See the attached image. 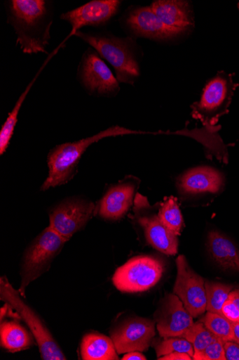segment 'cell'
<instances>
[{
    "label": "cell",
    "instance_id": "cell-1",
    "mask_svg": "<svg viewBox=\"0 0 239 360\" xmlns=\"http://www.w3.org/2000/svg\"><path fill=\"white\" fill-rule=\"evenodd\" d=\"M10 21L18 37L17 44L25 53H46L50 39V25L46 26V2L43 0H12Z\"/></svg>",
    "mask_w": 239,
    "mask_h": 360
},
{
    "label": "cell",
    "instance_id": "cell-2",
    "mask_svg": "<svg viewBox=\"0 0 239 360\" xmlns=\"http://www.w3.org/2000/svg\"><path fill=\"white\" fill-rule=\"evenodd\" d=\"M132 134L142 133L116 126L102 131L92 137L55 147L48 157L49 174L41 190L46 191L70 181L76 174L81 157L93 143L106 138Z\"/></svg>",
    "mask_w": 239,
    "mask_h": 360
},
{
    "label": "cell",
    "instance_id": "cell-3",
    "mask_svg": "<svg viewBox=\"0 0 239 360\" xmlns=\"http://www.w3.org/2000/svg\"><path fill=\"white\" fill-rule=\"evenodd\" d=\"M22 298L19 290L15 289L6 276L0 279V300L11 307L26 323L39 345L42 359L65 360V356L46 325Z\"/></svg>",
    "mask_w": 239,
    "mask_h": 360
},
{
    "label": "cell",
    "instance_id": "cell-4",
    "mask_svg": "<svg viewBox=\"0 0 239 360\" xmlns=\"http://www.w3.org/2000/svg\"><path fill=\"white\" fill-rule=\"evenodd\" d=\"M66 242L48 226L29 246L22 259L18 289L23 298L27 287L50 269Z\"/></svg>",
    "mask_w": 239,
    "mask_h": 360
},
{
    "label": "cell",
    "instance_id": "cell-5",
    "mask_svg": "<svg viewBox=\"0 0 239 360\" xmlns=\"http://www.w3.org/2000/svg\"><path fill=\"white\" fill-rule=\"evenodd\" d=\"M75 35L90 45L102 58L113 65L119 82L132 84L139 77V63L132 53L129 39L95 36L81 31L76 32Z\"/></svg>",
    "mask_w": 239,
    "mask_h": 360
},
{
    "label": "cell",
    "instance_id": "cell-6",
    "mask_svg": "<svg viewBox=\"0 0 239 360\" xmlns=\"http://www.w3.org/2000/svg\"><path fill=\"white\" fill-rule=\"evenodd\" d=\"M233 75L220 72L203 89L200 100L191 105L192 117L205 127H215L219 118L228 112L235 88Z\"/></svg>",
    "mask_w": 239,
    "mask_h": 360
},
{
    "label": "cell",
    "instance_id": "cell-7",
    "mask_svg": "<svg viewBox=\"0 0 239 360\" xmlns=\"http://www.w3.org/2000/svg\"><path fill=\"white\" fill-rule=\"evenodd\" d=\"M164 269L161 259L152 256H137L117 269L113 282L123 292H144L156 285Z\"/></svg>",
    "mask_w": 239,
    "mask_h": 360
},
{
    "label": "cell",
    "instance_id": "cell-8",
    "mask_svg": "<svg viewBox=\"0 0 239 360\" xmlns=\"http://www.w3.org/2000/svg\"><path fill=\"white\" fill-rule=\"evenodd\" d=\"M134 212L135 220L143 229L149 245L168 255L177 254V236L161 222L145 196L139 193L135 196Z\"/></svg>",
    "mask_w": 239,
    "mask_h": 360
},
{
    "label": "cell",
    "instance_id": "cell-9",
    "mask_svg": "<svg viewBox=\"0 0 239 360\" xmlns=\"http://www.w3.org/2000/svg\"><path fill=\"white\" fill-rule=\"evenodd\" d=\"M96 212L93 202L82 199L67 200L50 213V227L66 241L81 231Z\"/></svg>",
    "mask_w": 239,
    "mask_h": 360
},
{
    "label": "cell",
    "instance_id": "cell-10",
    "mask_svg": "<svg viewBox=\"0 0 239 360\" xmlns=\"http://www.w3.org/2000/svg\"><path fill=\"white\" fill-rule=\"evenodd\" d=\"M177 266L178 273L174 293L192 317L197 318L207 311L205 281L190 268L184 255L178 257Z\"/></svg>",
    "mask_w": 239,
    "mask_h": 360
},
{
    "label": "cell",
    "instance_id": "cell-11",
    "mask_svg": "<svg viewBox=\"0 0 239 360\" xmlns=\"http://www.w3.org/2000/svg\"><path fill=\"white\" fill-rule=\"evenodd\" d=\"M155 335V322L139 317L124 321L111 333L118 354L146 352L152 345Z\"/></svg>",
    "mask_w": 239,
    "mask_h": 360
},
{
    "label": "cell",
    "instance_id": "cell-12",
    "mask_svg": "<svg viewBox=\"0 0 239 360\" xmlns=\"http://www.w3.org/2000/svg\"><path fill=\"white\" fill-rule=\"evenodd\" d=\"M157 330L161 338H183L193 325V317L178 296L169 294L155 314Z\"/></svg>",
    "mask_w": 239,
    "mask_h": 360
},
{
    "label": "cell",
    "instance_id": "cell-13",
    "mask_svg": "<svg viewBox=\"0 0 239 360\" xmlns=\"http://www.w3.org/2000/svg\"><path fill=\"white\" fill-rule=\"evenodd\" d=\"M80 76L85 87L92 93L110 95L120 90L117 78L106 63L92 51L83 58Z\"/></svg>",
    "mask_w": 239,
    "mask_h": 360
},
{
    "label": "cell",
    "instance_id": "cell-14",
    "mask_svg": "<svg viewBox=\"0 0 239 360\" xmlns=\"http://www.w3.org/2000/svg\"><path fill=\"white\" fill-rule=\"evenodd\" d=\"M225 184L224 175L217 169L202 166L191 169L177 179L179 191L186 196L216 194Z\"/></svg>",
    "mask_w": 239,
    "mask_h": 360
},
{
    "label": "cell",
    "instance_id": "cell-15",
    "mask_svg": "<svg viewBox=\"0 0 239 360\" xmlns=\"http://www.w3.org/2000/svg\"><path fill=\"white\" fill-rule=\"evenodd\" d=\"M139 183V179L128 176L109 188L100 202L98 214L109 220L122 218L132 206Z\"/></svg>",
    "mask_w": 239,
    "mask_h": 360
},
{
    "label": "cell",
    "instance_id": "cell-16",
    "mask_svg": "<svg viewBox=\"0 0 239 360\" xmlns=\"http://www.w3.org/2000/svg\"><path fill=\"white\" fill-rule=\"evenodd\" d=\"M121 2L118 0H95L61 15V19L69 22L72 34L85 26H98L107 23L118 11Z\"/></svg>",
    "mask_w": 239,
    "mask_h": 360
},
{
    "label": "cell",
    "instance_id": "cell-17",
    "mask_svg": "<svg viewBox=\"0 0 239 360\" xmlns=\"http://www.w3.org/2000/svg\"><path fill=\"white\" fill-rule=\"evenodd\" d=\"M126 23L135 34L151 39L164 40L182 32L164 24L151 7L133 10L128 15Z\"/></svg>",
    "mask_w": 239,
    "mask_h": 360
},
{
    "label": "cell",
    "instance_id": "cell-18",
    "mask_svg": "<svg viewBox=\"0 0 239 360\" xmlns=\"http://www.w3.org/2000/svg\"><path fill=\"white\" fill-rule=\"evenodd\" d=\"M151 8L167 26L184 31L193 25L188 2L158 0Z\"/></svg>",
    "mask_w": 239,
    "mask_h": 360
},
{
    "label": "cell",
    "instance_id": "cell-19",
    "mask_svg": "<svg viewBox=\"0 0 239 360\" xmlns=\"http://www.w3.org/2000/svg\"><path fill=\"white\" fill-rule=\"evenodd\" d=\"M207 247L219 266L224 270L239 272V249L230 238L218 231H211Z\"/></svg>",
    "mask_w": 239,
    "mask_h": 360
},
{
    "label": "cell",
    "instance_id": "cell-20",
    "mask_svg": "<svg viewBox=\"0 0 239 360\" xmlns=\"http://www.w3.org/2000/svg\"><path fill=\"white\" fill-rule=\"evenodd\" d=\"M18 321H1L0 340L1 346L8 352L15 353L29 349L35 338Z\"/></svg>",
    "mask_w": 239,
    "mask_h": 360
},
{
    "label": "cell",
    "instance_id": "cell-21",
    "mask_svg": "<svg viewBox=\"0 0 239 360\" xmlns=\"http://www.w3.org/2000/svg\"><path fill=\"white\" fill-rule=\"evenodd\" d=\"M114 343L111 338L98 333L86 335L81 343V356L85 360H117Z\"/></svg>",
    "mask_w": 239,
    "mask_h": 360
},
{
    "label": "cell",
    "instance_id": "cell-22",
    "mask_svg": "<svg viewBox=\"0 0 239 360\" xmlns=\"http://www.w3.org/2000/svg\"><path fill=\"white\" fill-rule=\"evenodd\" d=\"M158 217L161 222L177 236L181 235L184 225L183 217L174 196H170L161 205L158 210Z\"/></svg>",
    "mask_w": 239,
    "mask_h": 360
},
{
    "label": "cell",
    "instance_id": "cell-23",
    "mask_svg": "<svg viewBox=\"0 0 239 360\" xmlns=\"http://www.w3.org/2000/svg\"><path fill=\"white\" fill-rule=\"evenodd\" d=\"M207 293V311L224 315L223 307L226 302L233 286L210 281L205 282Z\"/></svg>",
    "mask_w": 239,
    "mask_h": 360
},
{
    "label": "cell",
    "instance_id": "cell-24",
    "mask_svg": "<svg viewBox=\"0 0 239 360\" xmlns=\"http://www.w3.org/2000/svg\"><path fill=\"white\" fill-rule=\"evenodd\" d=\"M37 77H36V78L29 83L25 91L22 94L19 98V100L16 103L14 109L9 114V116L4 124L1 131H0V154L1 155H4L6 153L10 145L11 140L14 134V130L18 122V117L21 107L31 87L34 84V82H36Z\"/></svg>",
    "mask_w": 239,
    "mask_h": 360
},
{
    "label": "cell",
    "instance_id": "cell-25",
    "mask_svg": "<svg viewBox=\"0 0 239 360\" xmlns=\"http://www.w3.org/2000/svg\"><path fill=\"white\" fill-rule=\"evenodd\" d=\"M205 326L222 341H233V322L224 315L208 312L200 320Z\"/></svg>",
    "mask_w": 239,
    "mask_h": 360
},
{
    "label": "cell",
    "instance_id": "cell-26",
    "mask_svg": "<svg viewBox=\"0 0 239 360\" xmlns=\"http://www.w3.org/2000/svg\"><path fill=\"white\" fill-rule=\"evenodd\" d=\"M183 338L193 345L195 355L207 347L218 338L202 321H198L193 323Z\"/></svg>",
    "mask_w": 239,
    "mask_h": 360
},
{
    "label": "cell",
    "instance_id": "cell-27",
    "mask_svg": "<svg viewBox=\"0 0 239 360\" xmlns=\"http://www.w3.org/2000/svg\"><path fill=\"white\" fill-rule=\"evenodd\" d=\"M153 340L152 345L155 348L158 359L174 352L189 354L192 358L194 354L193 345L183 338H162Z\"/></svg>",
    "mask_w": 239,
    "mask_h": 360
},
{
    "label": "cell",
    "instance_id": "cell-28",
    "mask_svg": "<svg viewBox=\"0 0 239 360\" xmlns=\"http://www.w3.org/2000/svg\"><path fill=\"white\" fill-rule=\"evenodd\" d=\"M224 342L217 338L200 353L193 355L195 360H226Z\"/></svg>",
    "mask_w": 239,
    "mask_h": 360
},
{
    "label": "cell",
    "instance_id": "cell-29",
    "mask_svg": "<svg viewBox=\"0 0 239 360\" xmlns=\"http://www.w3.org/2000/svg\"><path fill=\"white\" fill-rule=\"evenodd\" d=\"M222 313L232 322L239 323V289L231 290L223 307Z\"/></svg>",
    "mask_w": 239,
    "mask_h": 360
},
{
    "label": "cell",
    "instance_id": "cell-30",
    "mask_svg": "<svg viewBox=\"0 0 239 360\" xmlns=\"http://www.w3.org/2000/svg\"><path fill=\"white\" fill-rule=\"evenodd\" d=\"M226 359L239 360V345L233 341L225 342L224 344Z\"/></svg>",
    "mask_w": 239,
    "mask_h": 360
},
{
    "label": "cell",
    "instance_id": "cell-31",
    "mask_svg": "<svg viewBox=\"0 0 239 360\" xmlns=\"http://www.w3.org/2000/svg\"><path fill=\"white\" fill-rule=\"evenodd\" d=\"M193 358L187 353L174 352L159 357V360H191Z\"/></svg>",
    "mask_w": 239,
    "mask_h": 360
},
{
    "label": "cell",
    "instance_id": "cell-32",
    "mask_svg": "<svg viewBox=\"0 0 239 360\" xmlns=\"http://www.w3.org/2000/svg\"><path fill=\"white\" fill-rule=\"evenodd\" d=\"M123 360H146V357L141 352L135 351L125 354Z\"/></svg>",
    "mask_w": 239,
    "mask_h": 360
},
{
    "label": "cell",
    "instance_id": "cell-33",
    "mask_svg": "<svg viewBox=\"0 0 239 360\" xmlns=\"http://www.w3.org/2000/svg\"><path fill=\"white\" fill-rule=\"evenodd\" d=\"M233 328L234 335L233 342L239 345V323L233 322Z\"/></svg>",
    "mask_w": 239,
    "mask_h": 360
}]
</instances>
